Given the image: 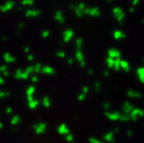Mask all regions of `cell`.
Returning a JSON list of instances; mask_svg holds the SVG:
<instances>
[{
  "label": "cell",
  "mask_w": 144,
  "mask_h": 143,
  "mask_svg": "<svg viewBox=\"0 0 144 143\" xmlns=\"http://www.w3.org/2000/svg\"><path fill=\"white\" fill-rule=\"evenodd\" d=\"M86 8V6L85 3H79L77 6L73 7L72 9L74 10V12H75V14L76 15V17H78V18H82V17L85 15L84 12H85Z\"/></svg>",
  "instance_id": "6da1fadb"
},
{
  "label": "cell",
  "mask_w": 144,
  "mask_h": 143,
  "mask_svg": "<svg viewBox=\"0 0 144 143\" xmlns=\"http://www.w3.org/2000/svg\"><path fill=\"white\" fill-rule=\"evenodd\" d=\"M15 6V3L13 1H9L0 6V12H9Z\"/></svg>",
  "instance_id": "7a4b0ae2"
},
{
  "label": "cell",
  "mask_w": 144,
  "mask_h": 143,
  "mask_svg": "<svg viewBox=\"0 0 144 143\" xmlns=\"http://www.w3.org/2000/svg\"><path fill=\"white\" fill-rule=\"evenodd\" d=\"M74 35H75V33H74L73 30L67 29L65 30L63 32V34H62V39H63L65 43H68V42H70L71 40L74 38Z\"/></svg>",
  "instance_id": "3957f363"
},
{
  "label": "cell",
  "mask_w": 144,
  "mask_h": 143,
  "mask_svg": "<svg viewBox=\"0 0 144 143\" xmlns=\"http://www.w3.org/2000/svg\"><path fill=\"white\" fill-rule=\"evenodd\" d=\"M85 15H87V16H90L92 18H95V17H98L99 16V10L96 8H86L85 10Z\"/></svg>",
  "instance_id": "277c9868"
},
{
  "label": "cell",
  "mask_w": 144,
  "mask_h": 143,
  "mask_svg": "<svg viewBox=\"0 0 144 143\" xmlns=\"http://www.w3.org/2000/svg\"><path fill=\"white\" fill-rule=\"evenodd\" d=\"M75 59L81 64V66H85L86 59H85V56L83 54V52H82V50H76V52H75Z\"/></svg>",
  "instance_id": "5b68a950"
},
{
  "label": "cell",
  "mask_w": 144,
  "mask_h": 143,
  "mask_svg": "<svg viewBox=\"0 0 144 143\" xmlns=\"http://www.w3.org/2000/svg\"><path fill=\"white\" fill-rule=\"evenodd\" d=\"M25 17L27 18H36L40 15V10H27L24 12Z\"/></svg>",
  "instance_id": "8992f818"
},
{
  "label": "cell",
  "mask_w": 144,
  "mask_h": 143,
  "mask_svg": "<svg viewBox=\"0 0 144 143\" xmlns=\"http://www.w3.org/2000/svg\"><path fill=\"white\" fill-rule=\"evenodd\" d=\"M55 20H57L58 22H60V23H64L65 22V17L64 15H63V13L61 12V11H60V10H58L56 13H55V16H54Z\"/></svg>",
  "instance_id": "52a82bcc"
},
{
  "label": "cell",
  "mask_w": 144,
  "mask_h": 143,
  "mask_svg": "<svg viewBox=\"0 0 144 143\" xmlns=\"http://www.w3.org/2000/svg\"><path fill=\"white\" fill-rule=\"evenodd\" d=\"M3 59H4V60H5L6 62H8V63H13V62H15V60H16L15 58L10 54V53H5V54L3 55Z\"/></svg>",
  "instance_id": "ba28073f"
},
{
  "label": "cell",
  "mask_w": 144,
  "mask_h": 143,
  "mask_svg": "<svg viewBox=\"0 0 144 143\" xmlns=\"http://www.w3.org/2000/svg\"><path fill=\"white\" fill-rule=\"evenodd\" d=\"M35 4V0H21V5L24 7H30Z\"/></svg>",
  "instance_id": "9c48e42d"
},
{
  "label": "cell",
  "mask_w": 144,
  "mask_h": 143,
  "mask_svg": "<svg viewBox=\"0 0 144 143\" xmlns=\"http://www.w3.org/2000/svg\"><path fill=\"white\" fill-rule=\"evenodd\" d=\"M82 46H83V39L82 38H78V39L75 40V47H76L77 50H81Z\"/></svg>",
  "instance_id": "30bf717a"
},
{
  "label": "cell",
  "mask_w": 144,
  "mask_h": 143,
  "mask_svg": "<svg viewBox=\"0 0 144 143\" xmlns=\"http://www.w3.org/2000/svg\"><path fill=\"white\" fill-rule=\"evenodd\" d=\"M42 72L45 73V74H52L54 72V70L52 69L51 67H49V66H45V67L42 68Z\"/></svg>",
  "instance_id": "8fae6325"
},
{
  "label": "cell",
  "mask_w": 144,
  "mask_h": 143,
  "mask_svg": "<svg viewBox=\"0 0 144 143\" xmlns=\"http://www.w3.org/2000/svg\"><path fill=\"white\" fill-rule=\"evenodd\" d=\"M56 56H57L58 58H60V59H63V58H65V56H66V53H65L64 51L60 50V51H58V52L56 53Z\"/></svg>",
  "instance_id": "7c38bea8"
},
{
  "label": "cell",
  "mask_w": 144,
  "mask_h": 143,
  "mask_svg": "<svg viewBox=\"0 0 144 143\" xmlns=\"http://www.w3.org/2000/svg\"><path fill=\"white\" fill-rule=\"evenodd\" d=\"M41 35H42V37H43V38H48V37H49L50 36V32L49 31H48V30L43 31V32H42V34H41Z\"/></svg>",
  "instance_id": "4fadbf2b"
},
{
  "label": "cell",
  "mask_w": 144,
  "mask_h": 143,
  "mask_svg": "<svg viewBox=\"0 0 144 143\" xmlns=\"http://www.w3.org/2000/svg\"><path fill=\"white\" fill-rule=\"evenodd\" d=\"M34 71H36V72H38V71H40V70H42V68H41V64H39V63H37V64H35V66L34 67Z\"/></svg>",
  "instance_id": "5bb4252c"
},
{
  "label": "cell",
  "mask_w": 144,
  "mask_h": 143,
  "mask_svg": "<svg viewBox=\"0 0 144 143\" xmlns=\"http://www.w3.org/2000/svg\"><path fill=\"white\" fill-rule=\"evenodd\" d=\"M27 59H28V60H30V61H32V60H34V55H32V54H27Z\"/></svg>",
  "instance_id": "9a60e30c"
},
{
  "label": "cell",
  "mask_w": 144,
  "mask_h": 143,
  "mask_svg": "<svg viewBox=\"0 0 144 143\" xmlns=\"http://www.w3.org/2000/svg\"><path fill=\"white\" fill-rule=\"evenodd\" d=\"M67 61H68V63H69V64H72V63L74 62V59H73V58H70V59H68Z\"/></svg>",
  "instance_id": "2e32d148"
},
{
  "label": "cell",
  "mask_w": 144,
  "mask_h": 143,
  "mask_svg": "<svg viewBox=\"0 0 144 143\" xmlns=\"http://www.w3.org/2000/svg\"><path fill=\"white\" fill-rule=\"evenodd\" d=\"M30 51V48H28V47H26L24 48V52L26 53V54H28V52Z\"/></svg>",
  "instance_id": "e0dca14e"
},
{
  "label": "cell",
  "mask_w": 144,
  "mask_h": 143,
  "mask_svg": "<svg viewBox=\"0 0 144 143\" xmlns=\"http://www.w3.org/2000/svg\"><path fill=\"white\" fill-rule=\"evenodd\" d=\"M23 23H20V24H19V29H22V28H23Z\"/></svg>",
  "instance_id": "ac0fdd59"
}]
</instances>
